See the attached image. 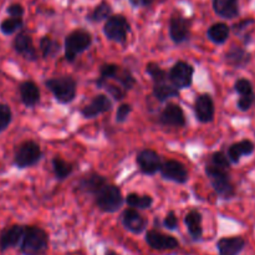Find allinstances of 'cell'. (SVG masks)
Returning a JSON list of instances; mask_svg holds the SVG:
<instances>
[{
	"label": "cell",
	"mask_w": 255,
	"mask_h": 255,
	"mask_svg": "<svg viewBox=\"0 0 255 255\" xmlns=\"http://www.w3.org/2000/svg\"><path fill=\"white\" fill-rule=\"evenodd\" d=\"M112 101L107 95L101 94L97 95L92 99V101L85 107H82L80 114L84 119H95V117L104 115L106 112L111 111Z\"/></svg>",
	"instance_id": "obj_14"
},
{
	"label": "cell",
	"mask_w": 255,
	"mask_h": 255,
	"mask_svg": "<svg viewBox=\"0 0 255 255\" xmlns=\"http://www.w3.org/2000/svg\"><path fill=\"white\" fill-rule=\"evenodd\" d=\"M94 198L97 208L105 213H115L125 203L121 188L109 182L95 193Z\"/></svg>",
	"instance_id": "obj_1"
},
{
	"label": "cell",
	"mask_w": 255,
	"mask_h": 255,
	"mask_svg": "<svg viewBox=\"0 0 255 255\" xmlns=\"http://www.w3.org/2000/svg\"><path fill=\"white\" fill-rule=\"evenodd\" d=\"M184 223H186L188 233L193 241H199L203 236V227H202V214L197 209H192L191 212L184 217Z\"/></svg>",
	"instance_id": "obj_24"
},
{
	"label": "cell",
	"mask_w": 255,
	"mask_h": 255,
	"mask_svg": "<svg viewBox=\"0 0 255 255\" xmlns=\"http://www.w3.org/2000/svg\"><path fill=\"white\" fill-rule=\"evenodd\" d=\"M111 14H112L111 5L106 1H102L101 4H99L96 7H95V10L91 12L90 16H87V19L92 22H100L109 19V17L111 16Z\"/></svg>",
	"instance_id": "obj_31"
},
{
	"label": "cell",
	"mask_w": 255,
	"mask_h": 255,
	"mask_svg": "<svg viewBox=\"0 0 255 255\" xmlns=\"http://www.w3.org/2000/svg\"><path fill=\"white\" fill-rule=\"evenodd\" d=\"M92 44V35L85 29H76L65 37V59L74 62L79 55L90 49Z\"/></svg>",
	"instance_id": "obj_5"
},
{
	"label": "cell",
	"mask_w": 255,
	"mask_h": 255,
	"mask_svg": "<svg viewBox=\"0 0 255 255\" xmlns=\"http://www.w3.org/2000/svg\"><path fill=\"white\" fill-rule=\"evenodd\" d=\"M255 102V95H247V96H241L239 97L238 102H237V106L241 111L246 112L248 110H251V107L253 106V104Z\"/></svg>",
	"instance_id": "obj_41"
},
{
	"label": "cell",
	"mask_w": 255,
	"mask_h": 255,
	"mask_svg": "<svg viewBox=\"0 0 255 255\" xmlns=\"http://www.w3.org/2000/svg\"><path fill=\"white\" fill-rule=\"evenodd\" d=\"M162 178L169 182H174L178 184H184L188 182V171L181 162L174 159H167L162 162V167L159 169Z\"/></svg>",
	"instance_id": "obj_10"
},
{
	"label": "cell",
	"mask_w": 255,
	"mask_h": 255,
	"mask_svg": "<svg viewBox=\"0 0 255 255\" xmlns=\"http://www.w3.org/2000/svg\"><path fill=\"white\" fill-rule=\"evenodd\" d=\"M216 114L214 101L209 94H202L197 96L194 101V115L197 121L201 124H208L212 122Z\"/></svg>",
	"instance_id": "obj_13"
},
{
	"label": "cell",
	"mask_w": 255,
	"mask_h": 255,
	"mask_svg": "<svg viewBox=\"0 0 255 255\" xmlns=\"http://www.w3.org/2000/svg\"><path fill=\"white\" fill-rule=\"evenodd\" d=\"M39 49L44 59H54V57L57 56L60 50H61V45H60L57 40L52 39L49 35H45V36L40 39Z\"/></svg>",
	"instance_id": "obj_28"
},
{
	"label": "cell",
	"mask_w": 255,
	"mask_h": 255,
	"mask_svg": "<svg viewBox=\"0 0 255 255\" xmlns=\"http://www.w3.org/2000/svg\"><path fill=\"white\" fill-rule=\"evenodd\" d=\"M24 25L21 17H7V19L2 20L0 24V31L4 35H12L16 31H19Z\"/></svg>",
	"instance_id": "obj_32"
},
{
	"label": "cell",
	"mask_w": 255,
	"mask_h": 255,
	"mask_svg": "<svg viewBox=\"0 0 255 255\" xmlns=\"http://www.w3.org/2000/svg\"><path fill=\"white\" fill-rule=\"evenodd\" d=\"M168 81L153 84V96L156 97L157 101L166 102L168 101L169 99H173V97L179 96V90L176 89V87Z\"/></svg>",
	"instance_id": "obj_27"
},
{
	"label": "cell",
	"mask_w": 255,
	"mask_h": 255,
	"mask_svg": "<svg viewBox=\"0 0 255 255\" xmlns=\"http://www.w3.org/2000/svg\"><path fill=\"white\" fill-rule=\"evenodd\" d=\"M131 112H132V106L129 104L120 105L119 109H117V112H116L117 124H124V122H126Z\"/></svg>",
	"instance_id": "obj_40"
},
{
	"label": "cell",
	"mask_w": 255,
	"mask_h": 255,
	"mask_svg": "<svg viewBox=\"0 0 255 255\" xmlns=\"http://www.w3.org/2000/svg\"><path fill=\"white\" fill-rule=\"evenodd\" d=\"M12 121V112L7 105L0 102V132H4Z\"/></svg>",
	"instance_id": "obj_37"
},
{
	"label": "cell",
	"mask_w": 255,
	"mask_h": 255,
	"mask_svg": "<svg viewBox=\"0 0 255 255\" xmlns=\"http://www.w3.org/2000/svg\"><path fill=\"white\" fill-rule=\"evenodd\" d=\"M6 11L12 17H21L24 15V7L20 4H11L7 7Z\"/></svg>",
	"instance_id": "obj_43"
},
{
	"label": "cell",
	"mask_w": 255,
	"mask_h": 255,
	"mask_svg": "<svg viewBox=\"0 0 255 255\" xmlns=\"http://www.w3.org/2000/svg\"><path fill=\"white\" fill-rule=\"evenodd\" d=\"M99 89H105L107 92H109L110 97H114L115 100L120 101V100H124L125 96H126V90L121 86V85H115L110 84L109 81H105L102 84L97 85Z\"/></svg>",
	"instance_id": "obj_36"
},
{
	"label": "cell",
	"mask_w": 255,
	"mask_h": 255,
	"mask_svg": "<svg viewBox=\"0 0 255 255\" xmlns=\"http://www.w3.org/2000/svg\"><path fill=\"white\" fill-rule=\"evenodd\" d=\"M231 27L224 22H216L207 30V37L216 45H223L228 40Z\"/></svg>",
	"instance_id": "obj_26"
},
{
	"label": "cell",
	"mask_w": 255,
	"mask_h": 255,
	"mask_svg": "<svg viewBox=\"0 0 255 255\" xmlns=\"http://www.w3.org/2000/svg\"><path fill=\"white\" fill-rule=\"evenodd\" d=\"M45 86L59 104L67 105L76 99L77 82L71 76L52 77L45 81Z\"/></svg>",
	"instance_id": "obj_2"
},
{
	"label": "cell",
	"mask_w": 255,
	"mask_h": 255,
	"mask_svg": "<svg viewBox=\"0 0 255 255\" xmlns=\"http://www.w3.org/2000/svg\"><path fill=\"white\" fill-rule=\"evenodd\" d=\"M120 67L117 64H104L100 67V77L96 80V86L97 85L102 84L105 81H110V80H114L115 76L119 72Z\"/></svg>",
	"instance_id": "obj_35"
},
{
	"label": "cell",
	"mask_w": 255,
	"mask_h": 255,
	"mask_svg": "<svg viewBox=\"0 0 255 255\" xmlns=\"http://www.w3.org/2000/svg\"><path fill=\"white\" fill-rule=\"evenodd\" d=\"M153 1L154 0H129V2H131V4L136 7L149 6V5H151Z\"/></svg>",
	"instance_id": "obj_44"
},
{
	"label": "cell",
	"mask_w": 255,
	"mask_h": 255,
	"mask_svg": "<svg viewBox=\"0 0 255 255\" xmlns=\"http://www.w3.org/2000/svg\"><path fill=\"white\" fill-rule=\"evenodd\" d=\"M52 164V171H54L55 177H56L59 181H65L66 178H69L71 176V173L74 172V166L71 163H69L67 161L62 159L61 157L56 156L52 158L51 161Z\"/></svg>",
	"instance_id": "obj_29"
},
{
	"label": "cell",
	"mask_w": 255,
	"mask_h": 255,
	"mask_svg": "<svg viewBox=\"0 0 255 255\" xmlns=\"http://www.w3.org/2000/svg\"><path fill=\"white\" fill-rule=\"evenodd\" d=\"M255 147L254 143L251 139H243V141L236 142V143L231 144L228 147V152H227V156L231 159L232 163L237 164L241 162L242 157L251 156L253 154Z\"/></svg>",
	"instance_id": "obj_21"
},
{
	"label": "cell",
	"mask_w": 255,
	"mask_h": 255,
	"mask_svg": "<svg viewBox=\"0 0 255 255\" xmlns=\"http://www.w3.org/2000/svg\"><path fill=\"white\" fill-rule=\"evenodd\" d=\"M159 124L166 127H184L187 125L186 115L178 104L169 102L162 110L158 119Z\"/></svg>",
	"instance_id": "obj_12"
},
{
	"label": "cell",
	"mask_w": 255,
	"mask_h": 255,
	"mask_svg": "<svg viewBox=\"0 0 255 255\" xmlns=\"http://www.w3.org/2000/svg\"><path fill=\"white\" fill-rule=\"evenodd\" d=\"M206 174L217 196L223 199H231L236 196V187L232 183L227 169L219 168L209 163L206 167Z\"/></svg>",
	"instance_id": "obj_4"
},
{
	"label": "cell",
	"mask_w": 255,
	"mask_h": 255,
	"mask_svg": "<svg viewBox=\"0 0 255 255\" xmlns=\"http://www.w3.org/2000/svg\"><path fill=\"white\" fill-rule=\"evenodd\" d=\"M137 166L139 171L146 176H153L158 173L162 167L161 156L156 151L149 148H144L137 153L136 157Z\"/></svg>",
	"instance_id": "obj_9"
},
{
	"label": "cell",
	"mask_w": 255,
	"mask_h": 255,
	"mask_svg": "<svg viewBox=\"0 0 255 255\" xmlns=\"http://www.w3.org/2000/svg\"><path fill=\"white\" fill-rule=\"evenodd\" d=\"M194 69L186 61H178L171 67L168 72L169 82L178 90H186L193 84Z\"/></svg>",
	"instance_id": "obj_8"
},
{
	"label": "cell",
	"mask_w": 255,
	"mask_h": 255,
	"mask_svg": "<svg viewBox=\"0 0 255 255\" xmlns=\"http://www.w3.org/2000/svg\"><path fill=\"white\" fill-rule=\"evenodd\" d=\"M146 242L154 251H173L179 246L178 241L174 237L167 236L157 231L147 232Z\"/></svg>",
	"instance_id": "obj_15"
},
{
	"label": "cell",
	"mask_w": 255,
	"mask_h": 255,
	"mask_svg": "<svg viewBox=\"0 0 255 255\" xmlns=\"http://www.w3.org/2000/svg\"><path fill=\"white\" fill-rule=\"evenodd\" d=\"M12 47L25 60H29V61L37 60L36 47L34 46L32 37L29 34H26V32H19L16 35L14 42H12Z\"/></svg>",
	"instance_id": "obj_16"
},
{
	"label": "cell",
	"mask_w": 255,
	"mask_h": 255,
	"mask_svg": "<svg viewBox=\"0 0 255 255\" xmlns=\"http://www.w3.org/2000/svg\"><path fill=\"white\" fill-rule=\"evenodd\" d=\"M146 71L147 74L151 76L152 81L153 84H157V82H163V81H168V72L164 71L158 64L156 62H148L146 66Z\"/></svg>",
	"instance_id": "obj_34"
},
{
	"label": "cell",
	"mask_w": 255,
	"mask_h": 255,
	"mask_svg": "<svg viewBox=\"0 0 255 255\" xmlns=\"http://www.w3.org/2000/svg\"><path fill=\"white\" fill-rule=\"evenodd\" d=\"M105 255H120V254H117L116 252H114V251H107L106 253H105Z\"/></svg>",
	"instance_id": "obj_45"
},
{
	"label": "cell",
	"mask_w": 255,
	"mask_h": 255,
	"mask_svg": "<svg viewBox=\"0 0 255 255\" xmlns=\"http://www.w3.org/2000/svg\"><path fill=\"white\" fill-rule=\"evenodd\" d=\"M106 183V177H104L100 173H96V172H92V173L86 174V176H84L80 179L79 184H77V188L82 193L95 196V193Z\"/></svg>",
	"instance_id": "obj_19"
},
{
	"label": "cell",
	"mask_w": 255,
	"mask_h": 255,
	"mask_svg": "<svg viewBox=\"0 0 255 255\" xmlns=\"http://www.w3.org/2000/svg\"><path fill=\"white\" fill-rule=\"evenodd\" d=\"M20 100L29 109L36 106L40 102V90L34 81H24L19 86Z\"/></svg>",
	"instance_id": "obj_20"
},
{
	"label": "cell",
	"mask_w": 255,
	"mask_h": 255,
	"mask_svg": "<svg viewBox=\"0 0 255 255\" xmlns=\"http://www.w3.org/2000/svg\"><path fill=\"white\" fill-rule=\"evenodd\" d=\"M231 163L232 162L231 159L228 158V156L222 151L214 152V153L211 156V164H213V166L216 167H219V168H223V169H227V171H229V168H231Z\"/></svg>",
	"instance_id": "obj_38"
},
{
	"label": "cell",
	"mask_w": 255,
	"mask_h": 255,
	"mask_svg": "<svg viewBox=\"0 0 255 255\" xmlns=\"http://www.w3.org/2000/svg\"><path fill=\"white\" fill-rule=\"evenodd\" d=\"M234 90L239 94V96H247V95L254 94L253 85L249 80L247 79H239L237 80L234 84Z\"/></svg>",
	"instance_id": "obj_39"
},
{
	"label": "cell",
	"mask_w": 255,
	"mask_h": 255,
	"mask_svg": "<svg viewBox=\"0 0 255 255\" xmlns=\"http://www.w3.org/2000/svg\"><path fill=\"white\" fill-rule=\"evenodd\" d=\"M49 247V237L39 227H25L20 249L24 255H41Z\"/></svg>",
	"instance_id": "obj_3"
},
{
	"label": "cell",
	"mask_w": 255,
	"mask_h": 255,
	"mask_svg": "<svg viewBox=\"0 0 255 255\" xmlns=\"http://www.w3.org/2000/svg\"><path fill=\"white\" fill-rule=\"evenodd\" d=\"M42 158V151L35 141H25L16 148L14 164L20 169L29 168L39 163Z\"/></svg>",
	"instance_id": "obj_6"
},
{
	"label": "cell",
	"mask_w": 255,
	"mask_h": 255,
	"mask_svg": "<svg viewBox=\"0 0 255 255\" xmlns=\"http://www.w3.org/2000/svg\"><path fill=\"white\" fill-rule=\"evenodd\" d=\"M114 80L119 81V84L121 85L126 91L133 89V86L136 85V79H134V76L132 75V72L129 71L128 69H124V67H120L119 72H117V75L115 76Z\"/></svg>",
	"instance_id": "obj_33"
},
{
	"label": "cell",
	"mask_w": 255,
	"mask_h": 255,
	"mask_svg": "<svg viewBox=\"0 0 255 255\" xmlns=\"http://www.w3.org/2000/svg\"><path fill=\"white\" fill-rule=\"evenodd\" d=\"M251 52L242 46H232L226 54V61L236 69H243L251 62Z\"/></svg>",
	"instance_id": "obj_23"
},
{
	"label": "cell",
	"mask_w": 255,
	"mask_h": 255,
	"mask_svg": "<svg viewBox=\"0 0 255 255\" xmlns=\"http://www.w3.org/2000/svg\"><path fill=\"white\" fill-rule=\"evenodd\" d=\"M163 227L168 229V231H174V229H177V227H178V219H177L176 213H174L173 211L168 212V214H167L166 218H164L163 221Z\"/></svg>",
	"instance_id": "obj_42"
},
{
	"label": "cell",
	"mask_w": 255,
	"mask_h": 255,
	"mask_svg": "<svg viewBox=\"0 0 255 255\" xmlns=\"http://www.w3.org/2000/svg\"><path fill=\"white\" fill-rule=\"evenodd\" d=\"M121 222L125 228L133 234H141L147 227V221L134 208L125 209L121 216Z\"/></svg>",
	"instance_id": "obj_17"
},
{
	"label": "cell",
	"mask_w": 255,
	"mask_h": 255,
	"mask_svg": "<svg viewBox=\"0 0 255 255\" xmlns=\"http://www.w3.org/2000/svg\"><path fill=\"white\" fill-rule=\"evenodd\" d=\"M24 232L25 227L17 226V224L2 231L0 234V249L4 252L6 249L19 246L22 241V237H24Z\"/></svg>",
	"instance_id": "obj_18"
},
{
	"label": "cell",
	"mask_w": 255,
	"mask_h": 255,
	"mask_svg": "<svg viewBox=\"0 0 255 255\" xmlns=\"http://www.w3.org/2000/svg\"><path fill=\"white\" fill-rule=\"evenodd\" d=\"M244 247H246V241L242 237L222 238L217 243L219 255H239Z\"/></svg>",
	"instance_id": "obj_22"
},
{
	"label": "cell",
	"mask_w": 255,
	"mask_h": 255,
	"mask_svg": "<svg viewBox=\"0 0 255 255\" xmlns=\"http://www.w3.org/2000/svg\"><path fill=\"white\" fill-rule=\"evenodd\" d=\"M191 36V21L181 14H176L169 20V37L174 44L188 41Z\"/></svg>",
	"instance_id": "obj_11"
},
{
	"label": "cell",
	"mask_w": 255,
	"mask_h": 255,
	"mask_svg": "<svg viewBox=\"0 0 255 255\" xmlns=\"http://www.w3.org/2000/svg\"><path fill=\"white\" fill-rule=\"evenodd\" d=\"M129 32H131V25L124 15H111L105 22V36L117 44H125Z\"/></svg>",
	"instance_id": "obj_7"
},
{
	"label": "cell",
	"mask_w": 255,
	"mask_h": 255,
	"mask_svg": "<svg viewBox=\"0 0 255 255\" xmlns=\"http://www.w3.org/2000/svg\"><path fill=\"white\" fill-rule=\"evenodd\" d=\"M125 202L127 203V206L131 207L134 209H148L151 208L152 204H153V198L148 194H141L138 193H129L126 197Z\"/></svg>",
	"instance_id": "obj_30"
},
{
	"label": "cell",
	"mask_w": 255,
	"mask_h": 255,
	"mask_svg": "<svg viewBox=\"0 0 255 255\" xmlns=\"http://www.w3.org/2000/svg\"><path fill=\"white\" fill-rule=\"evenodd\" d=\"M213 9L223 19H234L239 15L238 0H213Z\"/></svg>",
	"instance_id": "obj_25"
}]
</instances>
